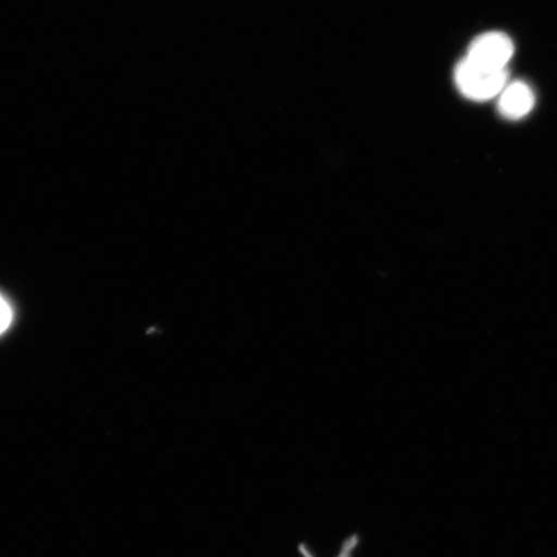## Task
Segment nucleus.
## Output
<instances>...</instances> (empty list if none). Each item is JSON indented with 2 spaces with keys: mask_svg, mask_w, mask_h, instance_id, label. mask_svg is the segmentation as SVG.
Wrapping results in <instances>:
<instances>
[{
  "mask_svg": "<svg viewBox=\"0 0 557 557\" xmlns=\"http://www.w3.org/2000/svg\"><path fill=\"white\" fill-rule=\"evenodd\" d=\"M12 323V309L7 299L0 295V334L10 329Z\"/></svg>",
  "mask_w": 557,
  "mask_h": 557,
  "instance_id": "obj_4",
  "label": "nucleus"
},
{
  "mask_svg": "<svg viewBox=\"0 0 557 557\" xmlns=\"http://www.w3.org/2000/svg\"><path fill=\"white\" fill-rule=\"evenodd\" d=\"M455 79L459 92L472 101H487L503 92L508 85L507 70L480 66L465 58L456 67Z\"/></svg>",
  "mask_w": 557,
  "mask_h": 557,
  "instance_id": "obj_1",
  "label": "nucleus"
},
{
  "mask_svg": "<svg viewBox=\"0 0 557 557\" xmlns=\"http://www.w3.org/2000/svg\"><path fill=\"white\" fill-rule=\"evenodd\" d=\"M535 96L531 86L524 82L508 83L500 92L498 110L506 120L518 121L524 117L534 108Z\"/></svg>",
  "mask_w": 557,
  "mask_h": 557,
  "instance_id": "obj_3",
  "label": "nucleus"
},
{
  "mask_svg": "<svg viewBox=\"0 0 557 557\" xmlns=\"http://www.w3.org/2000/svg\"><path fill=\"white\" fill-rule=\"evenodd\" d=\"M513 52L512 40L506 34L492 32L480 35L472 41L468 59L486 69L506 70Z\"/></svg>",
  "mask_w": 557,
  "mask_h": 557,
  "instance_id": "obj_2",
  "label": "nucleus"
}]
</instances>
